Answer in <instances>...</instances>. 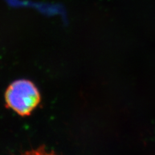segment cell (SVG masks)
Listing matches in <instances>:
<instances>
[{
    "mask_svg": "<svg viewBox=\"0 0 155 155\" xmlns=\"http://www.w3.org/2000/svg\"><path fill=\"white\" fill-rule=\"evenodd\" d=\"M7 107L21 116L31 115L41 101L36 86L28 80L14 81L7 87L5 94Z\"/></svg>",
    "mask_w": 155,
    "mask_h": 155,
    "instance_id": "6da1fadb",
    "label": "cell"
},
{
    "mask_svg": "<svg viewBox=\"0 0 155 155\" xmlns=\"http://www.w3.org/2000/svg\"><path fill=\"white\" fill-rule=\"evenodd\" d=\"M22 155H57L53 152L48 151L47 150L43 147H40L37 149L31 150L25 152Z\"/></svg>",
    "mask_w": 155,
    "mask_h": 155,
    "instance_id": "7a4b0ae2",
    "label": "cell"
}]
</instances>
